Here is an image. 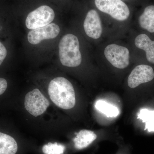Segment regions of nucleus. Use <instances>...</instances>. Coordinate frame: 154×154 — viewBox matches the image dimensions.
<instances>
[{
	"instance_id": "f03ea898",
	"label": "nucleus",
	"mask_w": 154,
	"mask_h": 154,
	"mask_svg": "<svg viewBox=\"0 0 154 154\" xmlns=\"http://www.w3.org/2000/svg\"><path fill=\"white\" fill-rule=\"evenodd\" d=\"M59 57L61 63L64 66L75 67L82 61L79 42L77 36L67 34L64 36L59 44Z\"/></svg>"
},
{
	"instance_id": "f3484780",
	"label": "nucleus",
	"mask_w": 154,
	"mask_h": 154,
	"mask_svg": "<svg viewBox=\"0 0 154 154\" xmlns=\"http://www.w3.org/2000/svg\"><path fill=\"white\" fill-rule=\"evenodd\" d=\"M7 50L5 45L0 42V66L7 56Z\"/></svg>"
},
{
	"instance_id": "ddd939ff",
	"label": "nucleus",
	"mask_w": 154,
	"mask_h": 154,
	"mask_svg": "<svg viewBox=\"0 0 154 154\" xmlns=\"http://www.w3.org/2000/svg\"><path fill=\"white\" fill-rule=\"evenodd\" d=\"M139 24L140 27L150 32L154 33V6H149L145 9L140 17Z\"/></svg>"
},
{
	"instance_id": "f8f14e48",
	"label": "nucleus",
	"mask_w": 154,
	"mask_h": 154,
	"mask_svg": "<svg viewBox=\"0 0 154 154\" xmlns=\"http://www.w3.org/2000/svg\"><path fill=\"white\" fill-rule=\"evenodd\" d=\"M17 151L18 145L15 139L0 132V154H16Z\"/></svg>"
},
{
	"instance_id": "423d86ee",
	"label": "nucleus",
	"mask_w": 154,
	"mask_h": 154,
	"mask_svg": "<svg viewBox=\"0 0 154 154\" xmlns=\"http://www.w3.org/2000/svg\"><path fill=\"white\" fill-rule=\"evenodd\" d=\"M105 57L113 66L123 69L129 64V51L127 48L115 44L109 45L105 48Z\"/></svg>"
},
{
	"instance_id": "a211bd4d",
	"label": "nucleus",
	"mask_w": 154,
	"mask_h": 154,
	"mask_svg": "<svg viewBox=\"0 0 154 154\" xmlns=\"http://www.w3.org/2000/svg\"><path fill=\"white\" fill-rule=\"evenodd\" d=\"M8 87L7 81L3 78H0V95L5 93Z\"/></svg>"
},
{
	"instance_id": "1a4fd4ad",
	"label": "nucleus",
	"mask_w": 154,
	"mask_h": 154,
	"mask_svg": "<svg viewBox=\"0 0 154 154\" xmlns=\"http://www.w3.org/2000/svg\"><path fill=\"white\" fill-rule=\"evenodd\" d=\"M85 32L89 37L94 39L100 38L102 27L100 17L97 11L91 10L88 12L84 23Z\"/></svg>"
},
{
	"instance_id": "6e6552de",
	"label": "nucleus",
	"mask_w": 154,
	"mask_h": 154,
	"mask_svg": "<svg viewBox=\"0 0 154 154\" xmlns=\"http://www.w3.org/2000/svg\"><path fill=\"white\" fill-rule=\"evenodd\" d=\"M154 78L152 68L146 65H140L136 67L131 73L128 84L130 88H134L141 84L149 82Z\"/></svg>"
},
{
	"instance_id": "dca6fc26",
	"label": "nucleus",
	"mask_w": 154,
	"mask_h": 154,
	"mask_svg": "<svg viewBox=\"0 0 154 154\" xmlns=\"http://www.w3.org/2000/svg\"><path fill=\"white\" fill-rule=\"evenodd\" d=\"M65 146L57 143H48L44 145L42 151L44 154H63L65 150Z\"/></svg>"
},
{
	"instance_id": "39448f33",
	"label": "nucleus",
	"mask_w": 154,
	"mask_h": 154,
	"mask_svg": "<svg viewBox=\"0 0 154 154\" xmlns=\"http://www.w3.org/2000/svg\"><path fill=\"white\" fill-rule=\"evenodd\" d=\"M24 105L28 113L36 117L45 112L50 103L38 89H35L26 94Z\"/></svg>"
},
{
	"instance_id": "0eeeda50",
	"label": "nucleus",
	"mask_w": 154,
	"mask_h": 154,
	"mask_svg": "<svg viewBox=\"0 0 154 154\" xmlns=\"http://www.w3.org/2000/svg\"><path fill=\"white\" fill-rule=\"evenodd\" d=\"M58 25L51 23L49 25L30 30L28 33V41L32 45L38 44L45 39L55 38L59 34Z\"/></svg>"
},
{
	"instance_id": "9d476101",
	"label": "nucleus",
	"mask_w": 154,
	"mask_h": 154,
	"mask_svg": "<svg viewBox=\"0 0 154 154\" xmlns=\"http://www.w3.org/2000/svg\"><path fill=\"white\" fill-rule=\"evenodd\" d=\"M134 43L137 48L145 51L148 61L154 64V41L146 34H141L136 38Z\"/></svg>"
},
{
	"instance_id": "20e7f679",
	"label": "nucleus",
	"mask_w": 154,
	"mask_h": 154,
	"mask_svg": "<svg viewBox=\"0 0 154 154\" xmlns=\"http://www.w3.org/2000/svg\"><path fill=\"white\" fill-rule=\"evenodd\" d=\"M55 17L54 11L48 6L43 5L28 14L25 21L26 27L33 30L49 25Z\"/></svg>"
},
{
	"instance_id": "4468645a",
	"label": "nucleus",
	"mask_w": 154,
	"mask_h": 154,
	"mask_svg": "<svg viewBox=\"0 0 154 154\" xmlns=\"http://www.w3.org/2000/svg\"><path fill=\"white\" fill-rule=\"evenodd\" d=\"M95 107L108 117H116L119 113L117 107L103 100L97 101L95 104Z\"/></svg>"
},
{
	"instance_id": "7ed1b4c3",
	"label": "nucleus",
	"mask_w": 154,
	"mask_h": 154,
	"mask_svg": "<svg viewBox=\"0 0 154 154\" xmlns=\"http://www.w3.org/2000/svg\"><path fill=\"white\" fill-rule=\"evenodd\" d=\"M95 2L99 11L118 21H124L129 17V9L121 0H95Z\"/></svg>"
},
{
	"instance_id": "9b49d317",
	"label": "nucleus",
	"mask_w": 154,
	"mask_h": 154,
	"mask_svg": "<svg viewBox=\"0 0 154 154\" xmlns=\"http://www.w3.org/2000/svg\"><path fill=\"white\" fill-rule=\"evenodd\" d=\"M97 137V135L94 131L82 130L77 134L73 139L75 148L78 150L86 148L93 143Z\"/></svg>"
},
{
	"instance_id": "f257e3e1",
	"label": "nucleus",
	"mask_w": 154,
	"mask_h": 154,
	"mask_svg": "<svg viewBox=\"0 0 154 154\" xmlns=\"http://www.w3.org/2000/svg\"><path fill=\"white\" fill-rule=\"evenodd\" d=\"M48 93L51 100L60 108L69 110L75 105L73 87L69 81L63 77H57L51 81Z\"/></svg>"
},
{
	"instance_id": "2eb2a0df",
	"label": "nucleus",
	"mask_w": 154,
	"mask_h": 154,
	"mask_svg": "<svg viewBox=\"0 0 154 154\" xmlns=\"http://www.w3.org/2000/svg\"><path fill=\"white\" fill-rule=\"evenodd\" d=\"M137 118L140 119L143 122L146 123V129L149 132L154 131V111L147 109H143L140 110L137 115Z\"/></svg>"
}]
</instances>
